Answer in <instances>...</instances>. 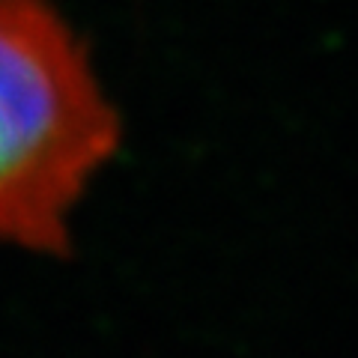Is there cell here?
<instances>
[{"instance_id": "obj_1", "label": "cell", "mask_w": 358, "mask_h": 358, "mask_svg": "<svg viewBox=\"0 0 358 358\" xmlns=\"http://www.w3.org/2000/svg\"><path fill=\"white\" fill-rule=\"evenodd\" d=\"M120 147L87 45L48 0H0V242L69 251V212Z\"/></svg>"}]
</instances>
